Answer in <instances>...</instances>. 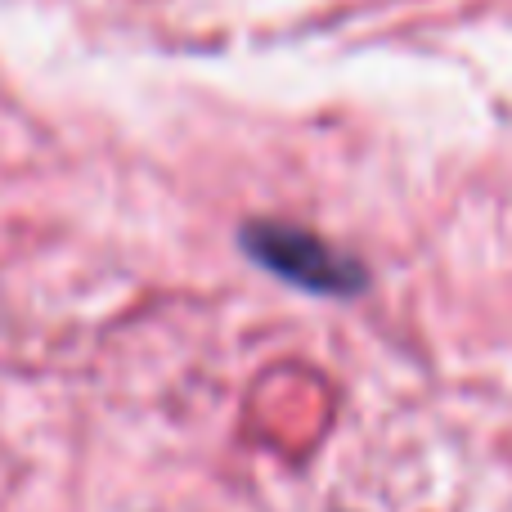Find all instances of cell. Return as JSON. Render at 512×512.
Segmentation results:
<instances>
[{"label":"cell","mask_w":512,"mask_h":512,"mask_svg":"<svg viewBox=\"0 0 512 512\" xmlns=\"http://www.w3.org/2000/svg\"><path fill=\"white\" fill-rule=\"evenodd\" d=\"M243 252L252 261H261L270 274H279V279L297 283L306 292H319V297H355L369 283V270L355 256L337 252L333 243H324L310 230H297V225H243Z\"/></svg>","instance_id":"cell-1"}]
</instances>
